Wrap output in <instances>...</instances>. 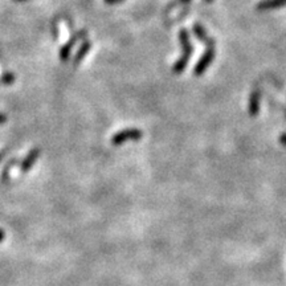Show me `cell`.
Segmentation results:
<instances>
[{
    "label": "cell",
    "mask_w": 286,
    "mask_h": 286,
    "mask_svg": "<svg viewBox=\"0 0 286 286\" xmlns=\"http://www.w3.org/2000/svg\"><path fill=\"white\" fill-rule=\"evenodd\" d=\"M179 43H180L181 47V54L178 60L175 61L174 65H172V72L175 74H180L186 70L188 65V61L191 60L192 54H194V45L191 44V37H190V32L186 28H180L178 33Z\"/></svg>",
    "instance_id": "6da1fadb"
},
{
    "label": "cell",
    "mask_w": 286,
    "mask_h": 286,
    "mask_svg": "<svg viewBox=\"0 0 286 286\" xmlns=\"http://www.w3.org/2000/svg\"><path fill=\"white\" fill-rule=\"evenodd\" d=\"M216 57V48L213 47H207L206 52L201 54V57L197 60L196 65L194 68V76L200 77L206 73V70L211 67V64L213 63Z\"/></svg>",
    "instance_id": "7a4b0ae2"
},
{
    "label": "cell",
    "mask_w": 286,
    "mask_h": 286,
    "mask_svg": "<svg viewBox=\"0 0 286 286\" xmlns=\"http://www.w3.org/2000/svg\"><path fill=\"white\" fill-rule=\"evenodd\" d=\"M143 137V131L139 129H125V130L118 131L117 134L113 135L111 138V145L113 146H119L125 142H130V140H139Z\"/></svg>",
    "instance_id": "3957f363"
},
{
    "label": "cell",
    "mask_w": 286,
    "mask_h": 286,
    "mask_svg": "<svg viewBox=\"0 0 286 286\" xmlns=\"http://www.w3.org/2000/svg\"><path fill=\"white\" fill-rule=\"evenodd\" d=\"M88 36V31L86 29H79V31L74 32V35L68 40L67 44H64L60 49V60L61 61H67L69 58L70 53H72V49L74 48V45L79 42V40H83Z\"/></svg>",
    "instance_id": "277c9868"
},
{
    "label": "cell",
    "mask_w": 286,
    "mask_h": 286,
    "mask_svg": "<svg viewBox=\"0 0 286 286\" xmlns=\"http://www.w3.org/2000/svg\"><path fill=\"white\" fill-rule=\"evenodd\" d=\"M192 33H194L195 37H196L199 42L206 44L207 47H213V45H215V38L208 35L207 29L204 28V26H201L200 23H194V24H192Z\"/></svg>",
    "instance_id": "5b68a950"
},
{
    "label": "cell",
    "mask_w": 286,
    "mask_h": 286,
    "mask_svg": "<svg viewBox=\"0 0 286 286\" xmlns=\"http://www.w3.org/2000/svg\"><path fill=\"white\" fill-rule=\"evenodd\" d=\"M38 156H40V149L35 147L32 149L28 154L26 155V158L22 160V165H20V171L23 174H27V172L31 171V169L35 166V163L37 162Z\"/></svg>",
    "instance_id": "8992f818"
},
{
    "label": "cell",
    "mask_w": 286,
    "mask_h": 286,
    "mask_svg": "<svg viewBox=\"0 0 286 286\" xmlns=\"http://www.w3.org/2000/svg\"><path fill=\"white\" fill-rule=\"evenodd\" d=\"M260 101H261V90L258 88H254L249 95L248 102V114L251 117H256L260 111Z\"/></svg>",
    "instance_id": "52a82bcc"
},
{
    "label": "cell",
    "mask_w": 286,
    "mask_h": 286,
    "mask_svg": "<svg viewBox=\"0 0 286 286\" xmlns=\"http://www.w3.org/2000/svg\"><path fill=\"white\" fill-rule=\"evenodd\" d=\"M286 6V0H260L256 4L257 11H272Z\"/></svg>",
    "instance_id": "ba28073f"
},
{
    "label": "cell",
    "mask_w": 286,
    "mask_h": 286,
    "mask_svg": "<svg viewBox=\"0 0 286 286\" xmlns=\"http://www.w3.org/2000/svg\"><path fill=\"white\" fill-rule=\"evenodd\" d=\"M90 48H92V43H90V40H88V38H84V42H83V44H81V47H79V49L76 52V53H74V57H73L74 65H78V64L86 57V54L89 53Z\"/></svg>",
    "instance_id": "9c48e42d"
},
{
    "label": "cell",
    "mask_w": 286,
    "mask_h": 286,
    "mask_svg": "<svg viewBox=\"0 0 286 286\" xmlns=\"http://www.w3.org/2000/svg\"><path fill=\"white\" fill-rule=\"evenodd\" d=\"M16 162H17V159H12V160H10V162L6 165L3 171H2V174H0V179H2L3 183H8V181L11 180V176H10L11 170H12L13 166L16 165Z\"/></svg>",
    "instance_id": "30bf717a"
},
{
    "label": "cell",
    "mask_w": 286,
    "mask_h": 286,
    "mask_svg": "<svg viewBox=\"0 0 286 286\" xmlns=\"http://www.w3.org/2000/svg\"><path fill=\"white\" fill-rule=\"evenodd\" d=\"M188 3H191V0H172L171 3H169V4H167V7H166L165 13L171 12L174 8H176V7L185 6V4H188Z\"/></svg>",
    "instance_id": "8fae6325"
},
{
    "label": "cell",
    "mask_w": 286,
    "mask_h": 286,
    "mask_svg": "<svg viewBox=\"0 0 286 286\" xmlns=\"http://www.w3.org/2000/svg\"><path fill=\"white\" fill-rule=\"evenodd\" d=\"M13 81H15V74L11 73V72H6L3 76L0 77V83L3 85H11Z\"/></svg>",
    "instance_id": "7c38bea8"
},
{
    "label": "cell",
    "mask_w": 286,
    "mask_h": 286,
    "mask_svg": "<svg viewBox=\"0 0 286 286\" xmlns=\"http://www.w3.org/2000/svg\"><path fill=\"white\" fill-rule=\"evenodd\" d=\"M190 7H186L185 10L181 11V12H179L178 13V16H176V17H174V19H171V20H169L170 23H167V24H170V26H171V24H175V23H178L179 20H181V19H185L186 16L188 15V13H190Z\"/></svg>",
    "instance_id": "4fadbf2b"
},
{
    "label": "cell",
    "mask_w": 286,
    "mask_h": 286,
    "mask_svg": "<svg viewBox=\"0 0 286 286\" xmlns=\"http://www.w3.org/2000/svg\"><path fill=\"white\" fill-rule=\"evenodd\" d=\"M106 4L109 6H115V4H119V3H124L125 0H104Z\"/></svg>",
    "instance_id": "5bb4252c"
},
{
    "label": "cell",
    "mask_w": 286,
    "mask_h": 286,
    "mask_svg": "<svg viewBox=\"0 0 286 286\" xmlns=\"http://www.w3.org/2000/svg\"><path fill=\"white\" fill-rule=\"evenodd\" d=\"M280 143L282 145V146L286 147V133H282L280 135Z\"/></svg>",
    "instance_id": "9a60e30c"
},
{
    "label": "cell",
    "mask_w": 286,
    "mask_h": 286,
    "mask_svg": "<svg viewBox=\"0 0 286 286\" xmlns=\"http://www.w3.org/2000/svg\"><path fill=\"white\" fill-rule=\"evenodd\" d=\"M4 238H6V232H4V229L0 228V242L3 241Z\"/></svg>",
    "instance_id": "2e32d148"
},
{
    "label": "cell",
    "mask_w": 286,
    "mask_h": 286,
    "mask_svg": "<svg viewBox=\"0 0 286 286\" xmlns=\"http://www.w3.org/2000/svg\"><path fill=\"white\" fill-rule=\"evenodd\" d=\"M7 122V117L3 114V113H0V124H6Z\"/></svg>",
    "instance_id": "e0dca14e"
},
{
    "label": "cell",
    "mask_w": 286,
    "mask_h": 286,
    "mask_svg": "<svg viewBox=\"0 0 286 286\" xmlns=\"http://www.w3.org/2000/svg\"><path fill=\"white\" fill-rule=\"evenodd\" d=\"M6 154H7V150H3V151H0V163L3 162V159H4V156H6Z\"/></svg>",
    "instance_id": "ac0fdd59"
},
{
    "label": "cell",
    "mask_w": 286,
    "mask_h": 286,
    "mask_svg": "<svg viewBox=\"0 0 286 286\" xmlns=\"http://www.w3.org/2000/svg\"><path fill=\"white\" fill-rule=\"evenodd\" d=\"M207 3H213V2H215V0H206Z\"/></svg>",
    "instance_id": "d6986e66"
},
{
    "label": "cell",
    "mask_w": 286,
    "mask_h": 286,
    "mask_svg": "<svg viewBox=\"0 0 286 286\" xmlns=\"http://www.w3.org/2000/svg\"><path fill=\"white\" fill-rule=\"evenodd\" d=\"M13 2H17V3H19V2H27V0H13Z\"/></svg>",
    "instance_id": "ffe728a7"
},
{
    "label": "cell",
    "mask_w": 286,
    "mask_h": 286,
    "mask_svg": "<svg viewBox=\"0 0 286 286\" xmlns=\"http://www.w3.org/2000/svg\"><path fill=\"white\" fill-rule=\"evenodd\" d=\"M283 111H285V115H286V106H283Z\"/></svg>",
    "instance_id": "44dd1931"
}]
</instances>
